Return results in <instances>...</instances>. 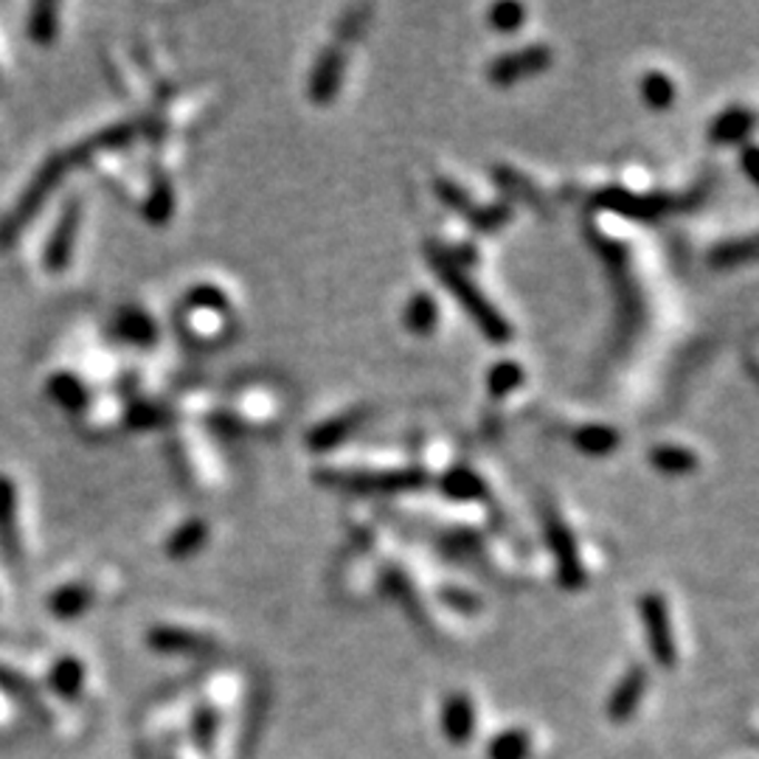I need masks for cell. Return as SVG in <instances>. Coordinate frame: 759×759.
I'll list each match as a JSON object with an SVG mask.
<instances>
[{"mask_svg": "<svg viewBox=\"0 0 759 759\" xmlns=\"http://www.w3.org/2000/svg\"><path fill=\"white\" fill-rule=\"evenodd\" d=\"M532 737L526 729H504L486 742V759H529Z\"/></svg>", "mask_w": 759, "mask_h": 759, "instance_id": "obj_16", "label": "cell"}, {"mask_svg": "<svg viewBox=\"0 0 759 759\" xmlns=\"http://www.w3.org/2000/svg\"><path fill=\"white\" fill-rule=\"evenodd\" d=\"M650 462L667 475H683L692 473L698 467V459H694L692 451L687 447H676V445H659L653 453H650Z\"/></svg>", "mask_w": 759, "mask_h": 759, "instance_id": "obj_24", "label": "cell"}, {"mask_svg": "<svg viewBox=\"0 0 759 759\" xmlns=\"http://www.w3.org/2000/svg\"><path fill=\"white\" fill-rule=\"evenodd\" d=\"M48 683H51V689L60 694V698L66 700L79 698V692H82L85 687V664L79 659H73V655H66V659H60L51 667Z\"/></svg>", "mask_w": 759, "mask_h": 759, "instance_id": "obj_15", "label": "cell"}, {"mask_svg": "<svg viewBox=\"0 0 759 759\" xmlns=\"http://www.w3.org/2000/svg\"><path fill=\"white\" fill-rule=\"evenodd\" d=\"M71 164H73L71 152L53 155V158H48L46 164H42V169L37 172V178L31 180L29 189L23 191V197L18 200V206H14L12 211L3 217V223H0V245H9L14 237H20V231H23V228L29 226L31 217L40 211V206L48 200V195L53 191V186L60 184L62 175L68 172V167H71Z\"/></svg>", "mask_w": 759, "mask_h": 759, "instance_id": "obj_2", "label": "cell"}, {"mask_svg": "<svg viewBox=\"0 0 759 759\" xmlns=\"http://www.w3.org/2000/svg\"><path fill=\"white\" fill-rule=\"evenodd\" d=\"M57 34V7L53 3H37L29 18V37L40 46L53 40Z\"/></svg>", "mask_w": 759, "mask_h": 759, "instance_id": "obj_28", "label": "cell"}, {"mask_svg": "<svg viewBox=\"0 0 759 759\" xmlns=\"http://www.w3.org/2000/svg\"><path fill=\"white\" fill-rule=\"evenodd\" d=\"M549 62H552V51L546 46H529L523 51H512L499 57V60L490 66V79L495 85H512L521 82V79L532 77V73L546 71Z\"/></svg>", "mask_w": 759, "mask_h": 759, "instance_id": "obj_9", "label": "cell"}, {"mask_svg": "<svg viewBox=\"0 0 759 759\" xmlns=\"http://www.w3.org/2000/svg\"><path fill=\"white\" fill-rule=\"evenodd\" d=\"M546 538L552 546L554 558H558V574L563 588L569 591H580L585 585V571H582L580 554H576V540L571 538L569 526L560 518H549L546 521Z\"/></svg>", "mask_w": 759, "mask_h": 759, "instance_id": "obj_8", "label": "cell"}, {"mask_svg": "<svg viewBox=\"0 0 759 759\" xmlns=\"http://www.w3.org/2000/svg\"><path fill=\"white\" fill-rule=\"evenodd\" d=\"M574 442L588 456H608V453L617 451L619 433L608 425H585L576 431Z\"/></svg>", "mask_w": 759, "mask_h": 759, "instance_id": "obj_21", "label": "cell"}, {"mask_svg": "<svg viewBox=\"0 0 759 759\" xmlns=\"http://www.w3.org/2000/svg\"><path fill=\"white\" fill-rule=\"evenodd\" d=\"M746 172L748 178L757 180V175H753V149H746Z\"/></svg>", "mask_w": 759, "mask_h": 759, "instance_id": "obj_36", "label": "cell"}, {"mask_svg": "<svg viewBox=\"0 0 759 759\" xmlns=\"http://www.w3.org/2000/svg\"><path fill=\"white\" fill-rule=\"evenodd\" d=\"M751 127L753 116L748 114L746 107H731V110H726V114L709 127V138L718 144H737L751 132Z\"/></svg>", "mask_w": 759, "mask_h": 759, "instance_id": "obj_18", "label": "cell"}, {"mask_svg": "<svg viewBox=\"0 0 759 759\" xmlns=\"http://www.w3.org/2000/svg\"><path fill=\"white\" fill-rule=\"evenodd\" d=\"M90 600H93V591H90L88 585H82V582H71V585H62L51 593V600H48V611H51L53 619L68 622V619L82 617V613L90 608Z\"/></svg>", "mask_w": 759, "mask_h": 759, "instance_id": "obj_13", "label": "cell"}, {"mask_svg": "<svg viewBox=\"0 0 759 759\" xmlns=\"http://www.w3.org/2000/svg\"><path fill=\"white\" fill-rule=\"evenodd\" d=\"M46 394L53 400V403L60 405V408H68V411L85 408L90 397L82 379H79L77 374H68V372L53 374V377L48 379Z\"/></svg>", "mask_w": 759, "mask_h": 759, "instance_id": "obj_14", "label": "cell"}, {"mask_svg": "<svg viewBox=\"0 0 759 759\" xmlns=\"http://www.w3.org/2000/svg\"><path fill=\"white\" fill-rule=\"evenodd\" d=\"M639 619L644 628L647 647L661 670H672L678 664V641L672 630L670 605L661 593H644L639 600Z\"/></svg>", "mask_w": 759, "mask_h": 759, "instance_id": "obj_3", "label": "cell"}, {"mask_svg": "<svg viewBox=\"0 0 759 759\" xmlns=\"http://www.w3.org/2000/svg\"><path fill=\"white\" fill-rule=\"evenodd\" d=\"M521 383H523V368L512 361L499 363V366H493V372L486 374V388H490L495 397H504V394L515 392Z\"/></svg>", "mask_w": 759, "mask_h": 759, "instance_id": "obj_29", "label": "cell"}, {"mask_svg": "<svg viewBox=\"0 0 759 759\" xmlns=\"http://www.w3.org/2000/svg\"><path fill=\"white\" fill-rule=\"evenodd\" d=\"M442 490H445L451 499H459V501H473V499H481L484 495V484H481L479 475L473 473V470H451V473L442 479Z\"/></svg>", "mask_w": 759, "mask_h": 759, "instance_id": "obj_25", "label": "cell"}, {"mask_svg": "<svg viewBox=\"0 0 759 759\" xmlns=\"http://www.w3.org/2000/svg\"><path fill=\"white\" fill-rule=\"evenodd\" d=\"M116 335L121 341H127V344L149 346L155 344L158 329H155L152 318L147 313H141V309H121L119 318H116Z\"/></svg>", "mask_w": 759, "mask_h": 759, "instance_id": "obj_17", "label": "cell"}, {"mask_svg": "<svg viewBox=\"0 0 759 759\" xmlns=\"http://www.w3.org/2000/svg\"><path fill=\"white\" fill-rule=\"evenodd\" d=\"M321 481L338 486H349V490H363V493H374V490H411V486H420L425 481V475L420 470H388V473H344V470H324L318 475Z\"/></svg>", "mask_w": 759, "mask_h": 759, "instance_id": "obj_6", "label": "cell"}, {"mask_svg": "<svg viewBox=\"0 0 759 759\" xmlns=\"http://www.w3.org/2000/svg\"><path fill=\"white\" fill-rule=\"evenodd\" d=\"M523 14H526V9H523L521 3H499V7L490 9V23H493L499 31L512 34V31L521 29Z\"/></svg>", "mask_w": 759, "mask_h": 759, "instance_id": "obj_31", "label": "cell"}, {"mask_svg": "<svg viewBox=\"0 0 759 759\" xmlns=\"http://www.w3.org/2000/svg\"><path fill=\"white\" fill-rule=\"evenodd\" d=\"M341 82H344V53L338 48H329V51L321 53L313 79H309V99L327 105L338 96Z\"/></svg>", "mask_w": 759, "mask_h": 759, "instance_id": "obj_12", "label": "cell"}, {"mask_svg": "<svg viewBox=\"0 0 759 759\" xmlns=\"http://www.w3.org/2000/svg\"><path fill=\"white\" fill-rule=\"evenodd\" d=\"M647 689H650V672H647V667L633 664L622 678H619L617 687L611 689V694H608L605 703L608 720L617 726L630 723L633 714L639 712Z\"/></svg>", "mask_w": 759, "mask_h": 759, "instance_id": "obj_4", "label": "cell"}, {"mask_svg": "<svg viewBox=\"0 0 759 759\" xmlns=\"http://www.w3.org/2000/svg\"><path fill=\"white\" fill-rule=\"evenodd\" d=\"M206 523L203 521H186L184 526L175 529L172 538L167 540V554L175 560L191 558L195 552H200L203 543H206Z\"/></svg>", "mask_w": 759, "mask_h": 759, "instance_id": "obj_19", "label": "cell"}, {"mask_svg": "<svg viewBox=\"0 0 759 759\" xmlns=\"http://www.w3.org/2000/svg\"><path fill=\"white\" fill-rule=\"evenodd\" d=\"M475 726H479V714H475V703L467 692H451L442 700L440 729L451 746H467L475 737Z\"/></svg>", "mask_w": 759, "mask_h": 759, "instance_id": "obj_7", "label": "cell"}, {"mask_svg": "<svg viewBox=\"0 0 759 759\" xmlns=\"http://www.w3.org/2000/svg\"><path fill=\"white\" fill-rule=\"evenodd\" d=\"M0 549L12 563L20 558L18 486L9 475H0Z\"/></svg>", "mask_w": 759, "mask_h": 759, "instance_id": "obj_11", "label": "cell"}, {"mask_svg": "<svg viewBox=\"0 0 759 759\" xmlns=\"http://www.w3.org/2000/svg\"><path fill=\"white\" fill-rule=\"evenodd\" d=\"M361 416L363 414H344V416H338V420H329V422H324L321 427H315L313 433H309V445L313 447H318V451H324V447H329V445H335V442H341L346 436V433L352 431V427L361 422Z\"/></svg>", "mask_w": 759, "mask_h": 759, "instance_id": "obj_27", "label": "cell"}, {"mask_svg": "<svg viewBox=\"0 0 759 759\" xmlns=\"http://www.w3.org/2000/svg\"><path fill=\"white\" fill-rule=\"evenodd\" d=\"M79 223H82V203H79V197H71V200L66 203V208L60 211V220L53 226L46 245V256H42V262H46V267L51 274H62L68 267V262H71Z\"/></svg>", "mask_w": 759, "mask_h": 759, "instance_id": "obj_5", "label": "cell"}, {"mask_svg": "<svg viewBox=\"0 0 759 759\" xmlns=\"http://www.w3.org/2000/svg\"><path fill=\"white\" fill-rule=\"evenodd\" d=\"M431 262L442 285H445L447 290L453 293V298L467 309V315H473L475 327H479L486 338L493 341V344H506V341L512 338V327L501 318L499 309L481 296L479 287L462 274V267L453 265L451 256L442 254V250H431Z\"/></svg>", "mask_w": 759, "mask_h": 759, "instance_id": "obj_1", "label": "cell"}, {"mask_svg": "<svg viewBox=\"0 0 759 759\" xmlns=\"http://www.w3.org/2000/svg\"><path fill=\"white\" fill-rule=\"evenodd\" d=\"M217 735H220V712L208 703L195 709L191 714V742L195 748H200L203 753H211L214 742H217Z\"/></svg>", "mask_w": 759, "mask_h": 759, "instance_id": "obj_22", "label": "cell"}, {"mask_svg": "<svg viewBox=\"0 0 759 759\" xmlns=\"http://www.w3.org/2000/svg\"><path fill=\"white\" fill-rule=\"evenodd\" d=\"M147 644L152 647L155 653L164 655H195V659H203V655L214 653V641L208 635L186 628H172V624H158V628L149 630Z\"/></svg>", "mask_w": 759, "mask_h": 759, "instance_id": "obj_10", "label": "cell"}, {"mask_svg": "<svg viewBox=\"0 0 759 759\" xmlns=\"http://www.w3.org/2000/svg\"><path fill=\"white\" fill-rule=\"evenodd\" d=\"M127 420H130L136 427H149L158 422V411H155L152 405H136V408L127 414Z\"/></svg>", "mask_w": 759, "mask_h": 759, "instance_id": "obj_34", "label": "cell"}, {"mask_svg": "<svg viewBox=\"0 0 759 759\" xmlns=\"http://www.w3.org/2000/svg\"><path fill=\"white\" fill-rule=\"evenodd\" d=\"M172 208H175L172 189H169V184H164V180H160L147 200V217L152 223H167L169 217H172Z\"/></svg>", "mask_w": 759, "mask_h": 759, "instance_id": "obj_30", "label": "cell"}, {"mask_svg": "<svg viewBox=\"0 0 759 759\" xmlns=\"http://www.w3.org/2000/svg\"><path fill=\"white\" fill-rule=\"evenodd\" d=\"M751 256H753L751 239H748V243H729V245H720V248H714L712 265L729 267V265H735V262L751 259Z\"/></svg>", "mask_w": 759, "mask_h": 759, "instance_id": "obj_32", "label": "cell"}, {"mask_svg": "<svg viewBox=\"0 0 759 759\" xmlns=\"http://www.w3.org/2000/svg\"><path fill=\"white\" fill-rule=\"evenodd\" d=\"M440 321V307L427 293H416L405 307V327L416 335H427Z\"/></svg>", "mask_w": 759, "mask_h": 759, "instance_id": "obj_23", "label": "cell"}, {"mask_svg": "<svg viewBox=\"0 0 759 759\" xmlns=\"http://www.w3.org/2000/svg\"><path fill=\"white\" fill-rule=\"evenodd\" d=\"M641 99L650 107H655V110H664V107H670L676 101V82L667 73H647L641 79Z\"/></svg>", "mask_w": 759, "mask_h": 759, "instance_id": "obj_26", "label": "cell"}, {"mask_svg": "<svg viewBox=\"0 0 759 759\" xmlns=\"http://www.w3.org/2000/svg\"><path fill=\"white\" fill-rule=\"evenodd\" d=\"M189 304L191 307H200V309H223L226 307V296H223L217 287H195L189 296Z\"/></svg>", "mask_w": 759, "mask_h": 759, "instance_id": "obj_33", "label": "cell"}, {"mask_svg": "<svg viewBox=\"0 0 759 759\" xmlns=\"http://www.w3.org/2000/svg\"><path fill=\"white\" fill-rule=\"evenodd\" d=\"M445 600H447V602H453V608H456V611L473 613L475 608H479V600H475V597H470V593H453V591H447V593H445Z\"/></svg>", "mask_w": 759, "mask_h": 759, "instance_id": "obj_35", "label": "cell"}, {"mask_svg": "<svg viewBox=\"0 0 759 759\" xmlns=\"http://www.w3.org/2000/svg\"><path fill=\"white\" fill-rule=\"evenodd\" d=\"M0 689H3V692H7L12 700H18L20 707L29 709L31 714L48 720L46 707H42V700L37 698V689L31 687L23 676H14L12 670H3V667H0Z\"/></svg>", "mask_w": 759, "mask_h": 759, "instance_id": "obj_20", "label": "cell"}]
</instances>
